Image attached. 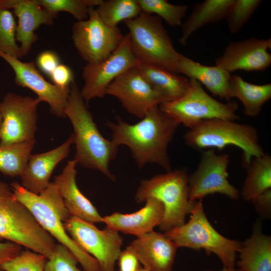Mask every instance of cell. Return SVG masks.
Masks as SVG:
<instances>
[{
    "label": "cell",
    "instance_id": "6da1fadb",
    "mask_svg": "<svg viewBox=\"0 0 271 271\" xmlns=\"http://www.w3.org/2000/svg\"><path fill=\"white\" fill-rule=\"evenodd\" d=\"M106 125L112 131V142L118 147H127L139 168L154 164L167 171L171 170L168 148L179 124L159 106L136 123H128L117 116L116 122L108 121Z\"/></svg>",
    "mask_w": 271,
    "mask_h": 271
},
{
    "label": "cell",
    "instance_id": "7a4b0ae2",
    "mask_svg": "<svg viewBox=\"0 0 271 271\" xmlns=\"http://www.w3.org/2000/svg\"><path fill=\"white\" fill-rule=\"evenodd\" d=\"M64 112L73 128V144L76 148L73 160L77 164L98 170L115 181L109 164L116 158L118 147L101 134L75 81L70 86Z\"/></svg>",
    "mask_w": 271,
    "mask_h": 271
},
{
    "label": "cell",
    "instance_id": "3957f363",
    "mask_svg": "<svg viewBox=\"0 0 271 271\" xmlns=\"http://www.w3.org/2000/svg\"><path fill=\"white\" fill-rule=\"evenodd\" d=\"M11 185L15 198L28 208L45 231L72 252L84 271H100L96 259L85 252L66 232L64 223L71 215L54 182H50L39 194L30 192L17 182Z\"/></svg>",
    "mask_w": 271,
    "mask_h": 271
},
{
    "label": "cell",
    "instance_id": "277c9868",
    "mask_svg": "<svg viewBox=\"0 0 271 271\" xmlns=\"http://www.w3.org/2000/svg\"><path fill=\"white\" fill-rule=\"evenodd\" d=\"M0 239H6L49 259L57 243L31 211L17 200L11 188L0 181Z\"/></svg>",
    "mask_w": 271,
    "mask_h": 271
},
{
    "label": "cell",
    "instance_id": "5b68a950",
    "mask_svg": "<svg viewBox=\"0 0 271 271\" xmlns=\"http://www.w3.org/2000/svg\"><path fill=\"white\" fill-rule=\"evenodd\" d=\"M184 140L188 146L197 150H222L228 146H236L242 151V165L245 168L253 158L265 153L259 143L255 128L229 120L215 118L202 121L189 128Z\"/></svg>",
    "mask_w": 271,
    "mask_h": 271
},
{
    "label": "cell",
    "instance_id": "8992f818",
    "mask_svg": "<svg viewBox=\"0 0 271 271\" xmlns=\"http://www.w3.org/2000/svg\"><path fill=\"white\" fill-rule=\"evenodd\" d=\"M188 176L185 169L170 170L141 181L135 201L141 203L153 197L163 204L164 213L159 226L161 231L166 232L183 224L190 214L195 202L189 200Z\"/></svg>",
    "mask_w": 271,
    "mask_h": 271
},
{
    "label": "cell",
    "instance_id": "52a82bcc",
    "mask_svg": "<svg viewBox=\"0 0 271 271\" xmlns=\"http://www.w3.org/2000/svg\"><path fill=\"white\" fill-rule=\"evenodd\" d=\"M124 22L129 30L131 50L140 62L178 74L182 54L174 48L159 17L142 12L137 17Z\"/></svg>",
    "mask_w": 271,
    "mask_h": 271
},
{
    "label": "cell",
    "instance_id": "ba28073f",
    "mask_svg": "<svg viewBox=\"0 0 271 271\" xmlns=\"http://www.w3.org/2000/svg\"><path fill=\"white\" fill-rule=\"evenodd\" d=\"M179 247L215 254L224 267H234L242 242L225 237L212 226L204 212L202 201L195 202L188 222L164 233Z\"/></svg>",
    "mask_w": 271,
    "mask_h": 271
},
{
    "label": "cell",
    "instance_id": "9c48e42d",
    "mask_svg": "<svg viewBox=\"0 0 271 271\" xmlns=\"http://www.w3.org/2000/svg\"><path fill=\"white\" fill-rule=\"evenodd\" d=\"M188 90L182 97L159 105L179 124L190 128L200 122L215 118L239 119L236 101L220 102L209 95L196 80L190 78Z\"/></svg>",
    "mask_w": 271,
    "mask_h": 271
},
{
    "label": "cell",
    "instance_id": "30bf717a",
    "mask_svg": "<svg viewBox=\"0 0 271 271\" xmlns=\"http://www.w3.org/2000/svg\"><path fill=\"white\" fill-rule=\"evenodd\" d=\"M123 35L117 27H111L100 19L94 7L88 17L72 26V39L80 56L87 64H95L108 57L119 45Z\"/></svg>",
    "mask_w": 271,
    "mask_h": 271
},
{
    "label": "cell",
    "instance_id": "8fae6325",
    "mask_svg": "<svg viewBox=\"0 0 271 271\" xmlns=\"http://www.w3.org/2000/svg\"><path fill=\"white\" fill-rule=\"evenodd\" d=\"M64 226L71 238L96 259L100 271H115L123 243L118 232L107 227L99 229L93 223L72 215Z\"/></svg>",
    "mask_w": 271,
    "mask_h": 271
},
{
    "label": "cell",
    "instance_id": "7c38bea8",
    "mask_svg": "<svg viewBox=\"0 0 271 271\" xmlns=\"http://www.w3.org/2000/svg\"><path fill=\"white\" fill-rule=\"evenodd\" d=\"M139 63L131 50L127 33L108 57L97 63L87 64L83 68L84 84L80 93L85 103L95 98L104 97L106 88L116 78Z\"/></svg>",
    "mask_w": 271,
    "mask_h": 271
},
{
    "label": "cell",
    "instance_id": "4fadbf2b",
    "mask_svg": "<svg viewBox=\"0 0 271 271\" xmlns=\"http://www.w3.org/2000/svg\"><path fill=\"white\" fill-rule=\"evenodd\" d=\"M229 162L228 154H217L213 149L204 151L196 170L188 176L190 201H202L208 195L215 193L238 199L239 191L228 180Z\"/></svg>",
    "mask_w": 271,
    "mask_h": 271
},
{
    "label": "cell",
    "instance_id": "5bb4252c",
    "mask_svg": "<svg viewBox=\"0 0 271 271\" xmlns=\"http://www.w3.org/2000/svg\"><path fill=\"white\" fill-rule=\"evenodd\" d=\"M37 98L7 93L1 102L2 124L0 146L35 140Z\"/></svg>",
    "mask_w": 271,
    "mask_h": 271
},
{
    "label": "cell",
    "instance_id": "9a60e30c",
    "mask_svg": "<svg viewBox=\"0 0 271 271\" xmlns=\"http://www.w3.org/2000/svg\"><path fill=\"white\" fill-rule=\"evenodd\" d=\"M105 93L116 97L128 112L140 119L154 107L167 102L137 66L116 78L107 86Z\"/></svg>",
    "mask_w": 271,
    "mask_h": 271
},
{
    "label": "cell",
    "instance_id": "2e32d148",
    "mask_svg": "<svg viewBox=\"0 0 271 271\" xmlns=\"http://www.w3.org/2000/svg\"><path fill=\"white\" fill-rule=\"evenodd\" d=\"M0 57L5 60L15 73V82L21 87L30 89L41 101L47 102L51 112L61 117H66L70 87L61 88L47 81L37 69L33 61L22 62L19 59L0 51Z\"/></svg>",
    "mask_w": 271,
    "mask_h": 271
},
{
    "label": "cell",
    "instance_id": "e0dca14e",
    "mask_svg": "<svg viewBox=\"0 0 271 271\" xmlns=\"http://www.w3.org/2000/svg\"><path fill=\"white\" fill-rule=\"evenodd\" d=\"M271 39L250 38L231 42L215 60L216 66L231 73L237 70L263 71L271 64Z\"/></svg>",
    "mask_w": 271,
    "mask_h": 271
},
{
    "label": "cell",
    "instance_id": "ac0fdd59",
    "mask_svg": "<svg viewBox=\"0 0 271 271\" xmlns=\"http://www.w3.org/2000/svg\"><path fill=\"white\" fill-rule=\"evenodd\" d=\"M0 9L13 10L18 18L16 40L22 57L31 51L39 39L35 31L42 25L51 26L56 17L45 11L37 0H0Z\"/></svg>",
    "mask_w": 271,
    "mask_h": 271
},
{
    "label": "cell",
    "instance_id": "d6986e66",
    "mask_svg": "<svg viewBox=\"0 0 271 271\" xmlns=\"http://www.w3.org/2000/svg\"><path fill=\"white\" fill-rule=\"evenodd\" d=\"M129 245L145 268L172 271L178 247L165 233L153 230L137 237Z\"/></svg>",
    "mask_w": 271,
    "mask_h": 271
},
{
    "label": "cell",
    "instance_id": "ffe728a7",
    "mask_svg": "<svg viewBox=\"0 0 271 271\" xmlns=\"http://www.w3.org/2000/svg\"><path fill=\"white\" fill-rule=\"evenodd\" d=\"M73 144L72 134L63 144L48 152L31 155L20 175L22 186L30 192L39 194L50 184V179L56 166L69 153Z\"/></svg>",
    "mask_w": 271,
    "mask_h": 271
},
{
    "label": "cell",
    "instance_id": "44dd1931",
    "mask_svg": "<svg viewBox=\"0 0 271 271\" xmlns=\"http://www.w3.org/2000/svg\"><path fill=\"white\" fill-rule=\"evenodd\" d=\"M141 209L131 213L115 212L102 217L106 227L117 232L140 237L153 230L162 222L164 208L158 199L150 197Z\"/></svg>",
    "mask_w": 271,
    "mask_h": 271
},
{
    "label": "cell",
    "instance_id": "7402d4cb",
    "mask_svg": "<svg viewBox=\"0 0 271 271\" xmlns=\"http://www.w3.org/2000/svg\"><path fill=\"white\" fill-rule=\"evenodd\" d=\"M76 165L74 160L68 161L62 173L55 177L54 183L71 215L93 224L102 222V217L77 185Z\"/></svg>",
    "mask_w": 271,
    "mask_h": 271
},
{
    "label": "cell",
    "instance_id": "603a6c76",
    "mask_svg": "<svg viewBox=\"0 0 271 271\" xmlns=\"http://www.w3.org/2000/svg\"><path fill=\"white\" fill-rule=\"evenodd\" d=\"M177 73L185 75L188 79L193 78L203 84L215 96L230 101L229 83L230 73L217 66H207L181 55Z\"/></svg>",
    "mask_w": 271,
    "mask_h": 271
},
{
    "label": "cell",
    "instance_id": "cb8c5ba5",
    "mask_svg": "<svg viewBox=\"0 0 271 271\" xmlns=\"http://www.w3.org/2000/svg\"><path fill=\"white\" fill-rule=\"evenodd\" d=\"M236 261L244 271H271V237L264 234L259 222L251 236L242 242Z\"/></svg>",
    "mask_w": 271,
    "mask_h": 271
},
{
    "label": "cell",
    "instance_id": "d4e9b609",
    "mask_svg": "<svg viewBox=\"0 0 271 271\" xmlns=\"http://www.w3.org/2000/svg\"><path fill=\"white\" fill-rule=\"evenodd\" d=\"M137 67L149 84L166 99L173 101L185 94L190 86L189 79L160 66L140 62Z\"/></svg>",
    "mask_w": 271,
    "mask_h": 271
},
{
    "label": "cell",
    "instance_id": "484cf974",
    "mask_svg": "<svg viewBox=\"0 0 271 271\" xmlns=\"http://www.w3.org/2000/svg\"><path fill=\"white\" fill-rule=\"evenodd\" d=\"M234 0H205L196 4L182 25L179 43L185 45L192 34L203 26L225 19Z\"/></svg>",
    "mask_w": 271,
    "mask_h": 271
},
{
    "label": "cell",
    "instance_id": "4316f807",
    "mask_svg": "<svg viewBox=\"0 0 271 271\" xmlns=\"http://www.w3.org/2000/svg\"><path fill=\"white\" fill-rule=\"evenodd\" d=\"M229 87L231 97L237 98L242 103L244 114L247 116L259 115L262 106L271 98V83L256 85L238 75H231Z\"/></svg>",
    "mask_w": 271,
    "mask_h": 271
},
{
    "label": "cell",
    "instance_id": "83f0119b",
    "mask_svg": "<svg viewBox=\"0 0 271 271\" xmlns=\"http://www.w3.org/2000/svg\"><path fill=\"white\" fill-rule=\"evenodd\" d=\"M246 168L247 175L241 195L244 200L251 202L257 196L271 189V156L264 153L254 158Z\"/></svg>",
    "mask_w": 271,
    "mask_h": 271
},
{
    "label": "cell",
    "instance_id": "f1b7e54d",
    "mask_svg": "<svg viewBox=\"0 0 271 271\" xmlns=\"http://www.w3.org/2000/svg\"><path fill=\"white\" fill-rule=\"evenodd\" d=\"M35 142L33 140L0 146V172L13 177L20 176Z\"/></svg>",
    "mask_w": 271,
    "mask_h": 271
},
{
    "label": "cell",
    "instance_id": "f546056e",
    "mask_svg": "<svg viewBox=\"0 0 271 271\" xmlns=\"http://www.w3.org/2000/svg\"><path fill=\"white\" fill-rule=\"evenodd\" d=\"M96 10L102 21L111 27L132 19L142 12L137 0H101Z\"/></svg>",
    "mask_w": 271,
    "mask_h": 271
},
{
    "label": "cell",
    "instance_id": "4dcf8cb0",
    "mask_svg": "<svg viewBox=\"0 0 271 271\" xmlns=\"http://www.w3.org/2000/svg\"><path fill=\"white\" fill-rule=\"evenodd\" d=\"M142 12L156 14L171 27L182 24L188 7L186 5H174L165 0H137Z\"/></svg>",
    "mask_w": 271,
    "mask_h": 271
},
{
    "label": "cell",
    "instance_id": "1f68e13d",
    "mask_svg": "<svg viewBox=\"0 0 271 271\" xmlns=\"http://www.w3.org/2000/svg\"><path fill=\"white\" fill-rule=\"evenodd\" d=\"M101 0H37L39 4L47 12L56 17L60 12L71 14L78 21L88 17L89 8L98 6Z\"/></svg>",
    "mask_w": 271,
    "mask_h": 271
},
{
    "label": "cell",
    "instance_id": "d6a6232c",
    "mask_svg": "<svg viewBox=\"0 0 271 271\" xmlns=\"http://www.w3.org/2000/svg\"><path fill=\"white\" fill-rule=\"evenodd\" d=\"M17 25L11 10L0 9V51L20 59L22 57L16 40Z\"/></svg>",
    "mask_w": 271,
    "mask_h": 271
},
{
    "label": "cell",
    "instance_id": "836d02e7",
    "mask_svg": "<svg viewBox=\"0 0 271 271\" xmlns=\"http://www.w3.org/2000/svg\"><path fill=\"white\" fill-rule=\"evenodd\" d=\"M261 0H234L225 19L229 32L241 30L262 3Z\"/></svg>",
    "mask_w": 271,
    "mask_h": 271
},
{
    "label": "cell",
    "instance_id": "e575fe53",
    "mask_svg": "<svg viewBox=\"0 0 271 271\" xmlns=\"http://www.w3.org/2000/svg\"><path fill=\"white\" fill-rule=\"evenodd\" d=\"M47 258L43 255L28 250L5 262L4 271H44Z\"/></svg>",
    "mask_w": 271,
    "mask_h": 271
},
{
    "label": "cell",
    "instance_id": "d590c367",
    "mask_svg": "<svg viewBox=\"0 0 271 271\" xmlns=\"http://www.w3.org/2000/svg\"><path fill=\"white\" fill-rule=\"evenodd\" d=\"M78 261L72 252L65 245L58 243L47 259L44 271H84L79 269Z\"/></svg>",
    "mask_w": 271,
    "mask_h": 271
},
{
    "label": "cell",
    "instance_id": "8d00e7d4",
    "mask_svg": "<svg viewBox=\"0 0 271 271\" xmlns=\"http://www.w3.org/2000/svg\"><path fill=\"white\" fill-rule=\"evenodd\" d=\"M117 261L118 268L116 271H138L141 267V263L130 245L121 250Z\"/></svg>",
    "mask_w": 271,
    "mask_h": 271
},
{
    "label": "cell",
    "instance_id": "74e56055",
    "mask_svg": "<svg viewBox=\"0 0 271 271\" xmlns=\"http://www.w3.org/2000/svg\"><path fill=\"white\" fill-rule=\"evenodd\" d=\"M53 84L61 88L70 87L74 81L73 73L67 65L60 64L50 75Z\"/></svg>",
    "mask_w": 271,
    "mask_h": 271
},
{
    "label": "cell",
    "instance_id": "f35d334b",
    "mask_svg": "<svg viewBox=\"0 0 271 271\" xmlns=\"http://www.w3.org/2000/svg\"><path fill=\"white\" fill-rule=\"evenodd\" d=\"M37 64L43 73L50 76L60 63L59 58L55 52L46 50L39 54Z\"/></svg>",
    "mask_w": 271,
    "mask_h": 271
},
{
    "label": "cell",
    "instance_id": "ab89813d",
    "mask_svg": "<svg viewBox=\"0 0 271 271\" xmlns=\"http://www.w3.org/2000/svg\"><path fill=\"white\" fill-rule=\"evenodd\" d=\"M255 210L261 216L269 218L271 214V189L257 196L252 201Z\"/></svg>",
    "mask_w": 271,
    "mask_h": 271
},
{
    "label": "cell",
    "instance_id": "60d3db41",
    "mask_svg": "<svg viewBox=\"0 0 271 271\" xmlns=\"http://www.w3.org/2000/svg\"><path fill=\"white\" fill-rule=\"evenodd\" d=\"M22 246L9 241L0 242V271H4L3 266L5 262L14 258L22 251Z\"/></svg>",
    "mask_w": 271,
    "mask_h": 271
},
{
    "label": "cell",
    "instance_id": "b9f144b4",
    "mask_svg": "<svg viewBox=\"0 0 271 271\" xmlns=\"http://www.w3.org/2000/svg\"><path fill=\"white\" fill-rule=\"evenodd\" d=\"M208 271H212V270H208ZM220 271H244V270L241 268L236 269H235L234 267H224V268Z\"/></svg>",
    "mask_w": 271,
    "mask_h": 271
},
{
    "label": "cell",
    "instance_id": "7bdbcfd3",
    "mask_svg": "<svg viewBox=\"0 0 271 271\" xmlns=\"http://www.w3.org/2000/svg\"><path fill=\"white\" fill-rule=\"evenodd\" d=\"M2 124V114L1 110V102H0V142H1V131Z\"/></svg>",
    "mask_w": 271,
    "mask_h": 271
},
{
    "label": "cell",
    "instance_id": "ee69618b",
    "mask_svg": "<svg viewBox=\"0 0 271 271\" xmlns=\"http://www.w3.org/2000/svg\"><path fill=\"white\" fill-rule=\"evenodd\" d=\"M138 271H150V270L145 268V267H141L140 268Z\"/></svg>",
    "mask_w": 271,
    "mask_h": 271
}]
</instances>
